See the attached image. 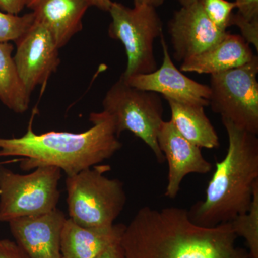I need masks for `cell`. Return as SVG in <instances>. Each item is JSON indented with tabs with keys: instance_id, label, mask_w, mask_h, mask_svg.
Here are the masks:
<instances>
[{
	"instance_id": "cell-1",
	"label": "cell",
	"mask_w": 258,
	"mask_h": 258,
	"mask_svg": "<svg viewBox=\"0 0 258 258\" xmlns=\"http://www.w3.org/2000/svg\"><path fill=\"white\" fill-rule=\"evenodd\" d=\"M237 239L230 222L203 227L184 209L144 206L125 225L120 244L125 258H251Z\"/></svg>"
},
{
	"instance_id": "cell-2",
	"label": "cell",
	"mask_w": 258,
	"mask_h": 258,
	"mask_svg": "<svg viewBox=\"0 0 258 258\" xmlns=\"http://www.w3.org/2000/svg\"><path fill=\"white\" fill-rule=\"evenodd\" d=\"M92 126L81 133L52 132L36 134L32 118L20 137H0V157H18L24 171L55 166L67 176L101 164L120 150L121 142L111 116L106 112L91 113Z\"/></svg>"
},
{
	"instance_id": "cell-3",
	"label": "cell",
	"mask_w": 258,
	"mask_h": 258,
	"mask_svg": "<svg viewBox=\"0 0 258 258\" xmlns=\"http://www.w3.org/2000/svg\"><path fill=\"white\" fill-rule=\"evenodd\" d=\"M228 136L227 154L216 163L205 198L188 211L190 220L212 227L230 222L248 211L258 183V139L256 134L222 118Z\"/></svg>"
},
{
	"instance_id": "cell-4",
	"label": "cell",
	"mask_w": 258,
	"mask_h": 258,
	"mask_svg": "<svg viewBox=\"0 0 258 258\" xmlns=\"http://www.w3.org/2000/svg\"><path fill=\"white\" fill-rule=\"evenodd\" d=\"M109 165H96L67 176L69 218L81 227H103L114 224L126 203L124 184L105 175Z\"/></svg>"
},
{
	"instance_id": "cell-5",
	"label": "cell",
	"mask_w": 258,
	"mask_h": 258,
	"mask_svg": "<svg viewBox=\"0 0 258 258\" xmlns=\"http://www.w3.org/2000/svg\"><path fill=\"white\" fill-rule=\"evenodd\" d=\"M108 35L124 47L127 66L120 77L150 74L158 69L154 42L163 34V23L157 8L147 5L128 8L113 2Z\"/></svg>"
},
{
	"instance_id": "cell-6",
	"label": "cell",
	"mask_w": 258,
	"mask_h": 258,
	"mask_svg": "<svg viewBox=\"0 0 258 258\" xmlns=\"http://www.w3.org/2000/svg\"><path fill=\"white\" fill-rule=\"evenodd\" d=\"M103 111L111 115L119 137L128 131L147 144L159 163L165 158L157 142L164 107L158 93L133 87L120 78L107 91L103 101Z\"/></svg>"
},
{
	"instance_id": "cell-7",
	"label": "cell",
	"mask_w": 258,
	"mask_h": 258,
	"mask_svg": "<svg viewBox=\"0 0 258 258\" xmlns=\"http://www.w3.org/2000/svg\"><path fill=\"white\" fill-rule=\"evenodd\" d=\"M61 171L55 166H42L20 174L0 165V222L8 223L57 208Z\"/></svg>"
},
{
	"instance_id": "cell-8",
	"label": "cell",
	"mask_w": 258,
	"mask_h": 258,
	"mask_svg": "<svg viewBox=\"0 0 258 258\" xmlns=\"http://www.w3.org/2000/svg\"><path fill=\"white\" fill-rule=\"evenodd\" d=\"M258 57L223 72L210 75L209 106L236 126L258 134Z\"/></svg>"
},
{
	"instance_id": "cell-9",
	"label": "cell",
	"mask_w": 258,
	"mask_h": 258,
	"mask_svg": "<svg viewBox=\"0 0 258 258\" xmlns=\"http://www.w3.org/2000/svg\"><path fill=\"white\" fill-rule=\"evenodd\" d=\"M14 59L17 71L28 94L45 84L59 64V47L45 24L35 20L15 42Z\"/></svg>"
},
{
	"instance_id": "cell-10",
	"label": "cell",
	"mask_w": 258,
	"mask_h": 258,
	"mask_svg": "<svg viewBox=\"0 0 258 258\" xmlns=\"http://www.w3.org/2000/svg\"><path fill=\"white\" fill-rule=\"evenodd\" d=\"M160 40L163 51V61L160 67L150 74L123 79L133 87L159 93L166 101L170 100L184 104L209 106L211 93L209 86L197 82L183 74L173 62L164 34L161 35Z\"/></svg>"
},
{
	"instance_id": "cell-11",
	"label": "cell",
	"mask_w": 258,
	"mask_h": 258,
	"mask_svg": "<svg viewBox=\"0 0 258 258\" xmlns=\"http://www.w3.org/2000/svg\"><path fill=\"white\" fill-rule=\"evenodd\" d=\"M175 60L183 61L203 53L225 36L210 21L198 2L176 10L168 23Z\"/></svg>"
},
{
	"instance_id": "cell-12",
	"label": "cell",
	"mask_w": 258,
	"mask_h": 258,
	"mask_svg": "<svg viewBox=\"0 0 258 258\" xmlns=\"http://www.w3.org/2000/svg\"><path fill=\"white\" fill-rule=\"evenodd\" d=\"M157 142L168 163L166 198H176L183 179L188 174H206L212 170V164L204 157L201 148L183 137L171 120L161 123Z\"/></svg>"
},
{
	"instance_id": "cell-13",
	"label": "cell",
	"mask_w": 258,
	"mask_h": 258,
	"mask_svg": "<svg viewBox=\"0 0 258 258\" xmlns=\"http://www.w3.org/2000/svg\"><path fill=\"white\" fill-rule=\"evenodd\" d=\"M67 218L55 209L37 216L24 217L8 222L15 242L28 258H62L60 240Z\"/></svg>"
},
{
	"instance_id": "cell-14",
	"label": "cell",
	"mask_w": 258,
	"mask_h": 258,
	"mask_svg": "<svg viewBox=\"0 0 258 258\" xmlns=\"http://www.w3.org/2000/svg\"><path fill=\"white\" fill-rule=\"evenodd\" d=\"M125 225L84 227L67 218L60 240L62 258H98L108 247L118 243Z\"/></svg>"
},
{
	"instance_id": "cell-15",
	"label": "cell",
	"mask_w": 258,
	"mask_h": 258,
	"mask_svg": "<svg viewBox=\"0 0 258 258\" xmlns=\"http://www.w3.org/2000/svg\"><path fill=\"white\" fill-rule=\"evenodd\" d=\"M243 37L227 32L221 41L200 55L183 61L181 72L212 75L240 67L254 58Z\"/></svg>"
},
{
	"instance_id": "cell-16",
	"label": "cell",
	"mask_w": 258,
	"mask_h": 258,
	"mask_svg": "<svg viewBox=\"0 0 258 258\" xmlns=\"http://www.w3.org/2000/svg\"><path fill=\"white\" fill-rule=\"evenodd\" d=\"M91 5L87 0H39L30 9L45 24L59 49L83 29V18Z\"/></svg>"
},
{
	"instance_id": "cell-17",
	"label": "cell",
	"mask_w": 258,
	"mask_h": 258,
	"mask_svg": "<svg viewBox=\"0 0 258 258\" xmlns=\"http://www.w3.org/2000/svg\"><path fill=\"white\" fill-rule=\"evenodd\" d=\"M171 121L186 140L200 148L212 149L220 145L216 130L205 113V107L168 100Z\"/></svg>"
},
{
	"instance_id": "cell-18",
	"label": "cell",
	"mask_w": 258,
	"mask_h": 258,
	"mask_svg": "<svg viewBox=\"0 0 258 258\" xmlns=\"http://www.w3.org/2000/svg\"><path fill=\"white\" fill-rule=\"evenodd\" d=\"M13 50L10 42H0V101L15 113H23L28 110L30 95L19 76Z\"/></svg>"
},
{
	"instance_id": "cell-19",
	"label": "cell",
	"mask_w": 258,
	"mask_h": 258,
	"mask_svg": "<svg viewBox=\"0 0 258 258\" xmlns=\"http://www.w3.org/2000/svg\"><path fill=\"white\" fill-rule=\"evenodd\" d=\"M230 223L237 237L246 241L251 258H258V183L254 186L248 211L236 217Z\"/></svg>"
},
{
	"instance_id": "cell-20",
	"label": "cell",
	"mask_w": 258,
	"mask_h": 258,
	"mask_svg": "<svg viewBox=\"0 0 258 258\" xmlns=\"http://www.w3.org/2000/svg\"><path fill=\"white\" fill-rule=\"evenodd\" d=\"M35 21L33 13L19 16L0 10V42H15Z\"/></svg>"
},
{
	"instance_id": "cell-21",
	"label": "cell",
	"mask_w": 258,
	"mask_h": 258,
	"mask_svg": "<svg viewBox=\"0 0 258 258\" xmlns=\"http://www.w3.org/2000/svg\"><path fill=\"white\" fill-rule=\"evenodd\" d=\"M204 13L217 28L227 31L231 17L236 8L235 2L227 0H198Z\"/></svg>"
},
{
	"instance_id": "cell-22",
	"label": "cell",
	"mask_w": 258,
	"mask_h": 258,
	"mask_svg": "<svg viewBox=\"0 0 258 258\" xmlns=\"http://www.w3.org/2000/svg\"><path fill=\"white\" fill-rule=\"evenodd\" d=\"M232 25L238 27L242 34L241 36L258 50V21H248L236 13L231 17L230 26Z\"/></svg>"
},
{
	"instance_id": "cell-23",
	"label": "cell",
	"mask_w": 258,
	"mask_h": 258,
	"mask_svg": "<svg viewBox=\"0 0 258 258\" xmlns=\"http://www.w3.org/2000/svg\"><path fill=\"white\" fill-rule=\"evenodd\" d=\"M237 14L248 21H258V0H235Z\"/></svg>"
},
{
	"instance_id": "cell-24",
	"label": "cell",
	"mask_w": 258,
	"mask_h": 258,
	"mask_svg": "<svg viewBox=\"0 0 258 258\" xmlns=\"http://www.w3.org/2000/svg\"><path fill=\"white\" fill-rule=\"evenodd\" d=\"M0 258H28L15 241L0 240Z\"/></svg>"
},
{
	"instance_id": "cell-25",
	"label": "cell",
	"mask_w": 258,
	"mask_h": 258,
	"mask_svg": "<svg viewBox=\"0 0 258 258\" xmlns=\"http://www.w3.org/2000/svg\"><path fill=\"white\" fill-rule=\"evenodd\" d=\"M28 0H0V10L12 15H18L28 5Z\"/></svg>"
},
{
	"instance_id": "cell-26",
	"label": "cell",
	"mask_w": 258,
	"mask_h": 258,
	"mask_svg": "<svg viewBox=\"0 0 258 258\" xmlns=\"http://www.w3.org/2000/svg\"><path fill=\"white\" fill-rule=\"evenodd\" d=\"M39 0H28L27 7L31 8L35 3H37ZM90 3L91 6H94L98 9L103 10V11L108 12L113 2L111 0H87Z\"/></svg>"
},
{
	"instance_id": "cell-27",
	"label": "cell",
	"mask_w": 258,
	"mask_h": 258,
	"mask_svg": "<svg viewBox=\"0 0 258 258\" xmlns=\"http://www.w3.org/2000/svg\"><path fill=\"white\" fill-rule=\"evenodd\" d=\"M98 258H125L120 242L108 247Z\"/></svg>"
},
{
	"instance_id": "cell-28",
	"label": "cell",
	"mask_w": 258,
	"mask_h": 258,
	"mask_svg": "<svg viewBox=\"0 0 258 258\" xmlns=\"http://www.w3.org/2000/svg\"><path fill=\"white\" fill-rule=\"evenodd\" d=\"M165 0H134V6H139V5H147L149 6L154 7L157 8L164 4Z\"/></svg>"
},
{
	"instance_id": "cell-29",
	"label": "cell",
	"mask_w": 258,
	"mask_h": 258,
	"mask_svg": "<svg viewBox=\"0 0 258 258\" xmlns=\"http://www.w3.org/2000/svg\"><path fill=\"white\" fill-rule=\"evenodd\" d=\"M176 1L181 5V7H186L197 3L198 0H176Z\"/></svg>"
}]
</instances>
